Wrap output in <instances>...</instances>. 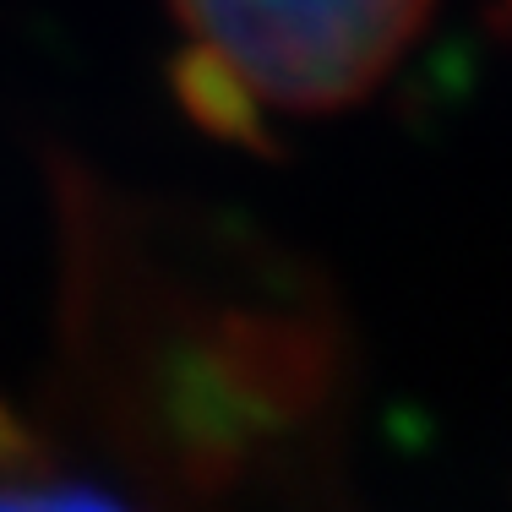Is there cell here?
Here are the masks:
<instances>
[{
	"label": "cell",
	"instance_id": "obj_1",
	"mask_svg": "<svg viewBox=\"0 0 512 512\" xmlns=\"http://www.w3.org/2000/svg\"><path fill=\"white\" fill-rule=\"evenodd\" d=\"M202 44L300 115L360 104L420 39L431 0H169Z\"/></svg>",
	"mask_w": 512,
	"mask_h": 512
},
{
	"label": "cell",
	"instance_id": "obj_2",
	"mask_svg": "<svg viewBox=\"0 0 512 512\" xmlns=\"http://www.w3.org/2000/svg\"><path fill=\"white\" fill-rule=\"evenodd\" d=\"M169 88L175 104L191 115V126L207 131L213 142L246 148L256 158H278V137L267 126V104L251 88V77L229 55H218L213 44H191L169 60Z\"/></svg>",
	"mask_w": 512,
	"mask_h": 512
},
{
	"label": "cell",
	"instance_id": "obj_3",
	"mask_svg": "<svg viewBox=\"0 0 512 512\" xmlns=\"http://www.w3.org/2000/svg\"><path fill=\"white\" fill-rule=\"evenodd\" d=\"M0 512H126L99 485L66 480L28 458V447L0 436Z\"/></svg>",
	"mask_w": 512,
	"mask_h": 512
}]
</instances>
